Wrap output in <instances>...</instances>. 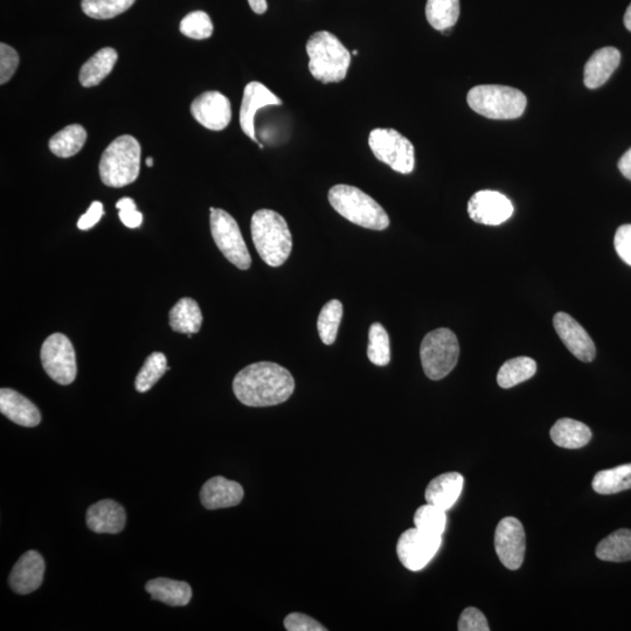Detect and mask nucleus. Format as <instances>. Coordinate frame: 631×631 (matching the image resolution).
<instances>
[{
  "label": "nucleus",
  "instance_id": "a878e982",
  "mask_svg": "<svg viewBox=\"0 0 631 631\" xmlns=\"http://www.w3.org/2000/svg\"><path fill=\"white\" fill-rule=\"evenodd\" d=\"M170 327L179 334L193 335L199 332L203 325V314L199 304L192 298L179 300L170 311Z\"/></svg>",
  "mask_w": 631,
  "mask_h": 631
},
{
  "label": "nucleus",
  "instance_id": "473e14b6",
  "mask_svg": "<svg viewBox=\"0 0 631 631\" xmlns=\"http://www.w3.org/2000/svg\"><path fill=\"white\" fill-rule=\"evenodd\" d=\"M343 318V304L338 300H332L324 305L317 321L318 334L325 345L336 342L339 325Z\"/></svg>",
  "mask_w": 631,
  "mask_h": 631
},
{
  "label": "nucleus",
  "instance_id": "6ab92c4d",
  "mask_svg": "<svg viewBox=\"0 0 631 631\" xmlns=\"http://www.w3.org/2000/svg\"><path fill=\"white\" fill-rule=\"evenodd\" d=\"M86 519L90 530L110 535L122 532L127 523L126 510L112 499H104L90 506Z\"/></svg>",
  "mask_w": 631,
  "mask_h": 631
},
{
  "label": "nucleus",
  "instance_id": "c756f323",
  "mask_svg": "<svg viewBox=\"0 0 631 631\" xmlns=\"http://www.w3.org/2000/svg\"><path fill=\"white\" fill-rule=\"evenodd\" d=\"M426 17L433 29H452L460 17V0H427Z\"/></svg>",
  "mask_w": 631,
  "mask_h": 631
},
{
  "label": "nucleus",
  "instance_id": "6e6552de",
  "mask_svg": "<svg viewBox=\"0 0 631 631\" xmlns=\"http://www.w3.org/2000/svg\"><path fill=\"white\" fill-rule=\"evenodd\" d=\"M370 149L378 161L390 166L394 171L408 175L415 166V151L411 141L399 131L378 128L369 136Z\"/></svg>",
  "mask_w": 631,
  "mask_h": 631
},
{
  "label": "nucleus",
  "instance_id": "dca6fc26",
  "mask_svg": "<svg viewBox=\"0 0 631 631\" xmlns=\"http://www.w3.org/2000/svg\"><path fill=\"white\" fill-rule=\"evenodd\" d=\"M282 101L273 92H270L263 83L258 81L249 82L244 90L240 109V127L242 131L251 138L252 141L258 143V137L255 134L254 120L256 113L260 109L269 106H281Z\"/></svg>",
  "mask_w": 631,
  "mask_h": 631
},
{
  "label": "nucleus",
  "instance_id": "c03bdc74",
  "mask_svg": "<svg viewBox=\"0 0 631 631\" xmlns=\"http://www.w3.org/2000/svg\"><path fill=\"white\" fill-rule=\"evenodd\" d=\"M619 169L624 177L631 180V148L621 157Z\"/></svg>",
  "mask_w": 631,
  "mask_h": 631
},
{
  "label": "nucleus",
  "instance_id": "412c9836",
  "mask_svg": "<svg viewBox=\"0 0 631 631\" xmlns=\"http://www.w3.org/2000/svg\"><path fill=\"white\" fill-rule=\"evenodd\" d=\"M620 61L621 53L614 47H605L596 51L585 66V86L589 89H596L605 85L616 68L619 67Z\"/></svg>",
  "mask_w": 631,
  "mask_h": 631
},
{
  "label": "nucleus",
  "instance_id": "2eb2a0df",
  "mask_svg": "<svg viewBox=\"0 0 631 631\" xmlns=\"http://www.w3.org/2000/svg\"><path fill=\"white\" fill-rule=\"evenodd\" d=\"M554 329L568 351L581 362L591 363L596 356V349L587 331L565 312H558L553 318Z\"/></svg>",
  "mask_w": 631,
  "mask_h": 631
},
{
  "label": "nucleus",
  "instance_id": "bb28decb",
  "mask_svg": "<svg viewBox=\"0 0 631 631\" xmlns=\"http://www.w3.org/2000/svg\"><path fill=\"white\" fill-rule=\"evenodd\" d=\"M87 141V131L80 124H71L52 136L48 147L60 158L73 157L82 150Z\"/></svg>",
  "mask_w": 631,
  "mask_h": 631
},
{
  "label": "nucleus",
  "instance_id": "de8ad7c7",
  "mask_svg": "<svg viewBox=\"0 0 631 631\" xmlns=\"http://www.w3.org/2000/svg\"><path fill=\"white\" fill-rule=\"evenodd\" d=\"M147 165L149 166V168H152V165H154V159H152L151 157H149L147 159Z\"/></svg>",
  "mask_w": 631,
  "mask_h": 631
},
{
  "label": "nucleus",
  "instance_id": "f3484780",
  "mask_svg": "<svg viewBox=\"0 0 631 631\" xmlns=\"http://www.w3.org/2000/svg\"><path fill=\"white\" fill-rule=\"evenodd\" d=\"M45 574V561L37 551H29L23 554L17 561L9 577V585L17 594H30L36 592L43 584Z\"/></svg>",
  "mask_w": 631,
  "mask_h": 631
},
{
  "label": "nucleus",
  "instance_id": "a211bd4d",
  "mask_svg": "<svg viewBox=\"0 0 631 631\" xmlns=\"http://www.w3.org/2000/svg\"><path fill=\"white\" fill-rule=\"evenodd\" d=\"M244 495L241 484L217 476L204 484L200 491V501L207 510L227 509L239 505Z\"/></svg>",
  "mask_w": 631,
  "mask_h": 631
},
{
  "label": "nucleus",
  "instance_id": "72a5a7b5",
  "mask_svg": "<svg viewBox=\"0 0 631 631\" xmlns=\"http://www.w3.org/2000/svg\"><path fill=\"white\" fill-rule=\"evenodd\" d=\"M446 512L438 506L428 503L420 506L414 515L415 528L428 533V535L442 537L447 526Z\"/></svg>",
  "mask_w": 631,
  "mask_h": 631
},
{
  "label": "nucleus",
  "instance_id": "b1692460",
  "mask_svg": "<svg viewBox=\"0 0 631 631\" xmlns=\"http://www.w3.org/2000/svg\"><path fill=\"white\" fill-rule=\"evenodd\" d=\"M117 60L119 54L112 47L102 48L96 52L80 69L79 79L82 87L92 88L100 85L112 73Z\"/></svg>",
  "mask_w": 631,
  "mask_h": 631
},
{
  "label": "nucleus",
  "instance_id": "9d476101",
  "mask_svg": "<svg viewBox=\"0 0 631 631\" xmlns=\"http://www.w3.org/2000/svg\"><path fill=\"white\" fill-rule=\"evenodd\" d=\"M41 363L44 370L55 383L72 384L78 373L73 344L62 334H53L46 339L41 348Z\"/></svg>",
  "mask_w": 631,
  "mask_h": 631
},
{
  "label": "nucleus",
  "instance_id": "c85d7f7f",
  "mask_svg": "<svg viewBox=\"0 0 631 631\" xmlns=\"http://www.w3.org/2000/svg\"><path fill=\"white\" fill-rule=\"evenodd\" d=\"M592 485L599 495H614L631 489V463L600 471Z\"/></svg>",
  "mask_w": 631,
  "mask_h": 631
},
{
  "label": "nucleus",
  "instance_id": "5701e85b",
  "mask_svg": "<svg viewBox=\"0 0 631 631\" xmlns=\"http://www.w3.org/2000/svg\"><path fill=\"white\" fill-rule=\"evenodd\" d=\"M151 598L172 607L189 605L192 599V588L187 582L166 578L150 580L145 586Z\"/></svg>",
  "mask_w": 631,
  "mask_h": 631
},
{
  "label": "nucleus",
  "instance_id": "f257e3e1",
  "mask_svg": "<svg viewBox=\"0 0 631 631\" xmlns=\"http://www.w3.org/2000/svg\"><path fill=\"white\" fill-rule=\"evenodd\" d=\"M295 391L291 373L279 364L260 362L241 370L233 380L235 397L249 407L283 404Z\"/></svg>",
  "mask_w": 631,
  "mask_h": 631
},
{
  "label": "nucleus",
  "instance_id": "37998d69",
  "mask_svg": "<svg viewBox=\"0 0 631 631\" xmlns=\"http://www.w3.org/2000/svg\"><path fill=\"white\" fill-rule=\"evenodd\" d=\"M104 210L100 201H94L88 208L87 212L78 221V227L81 231H88L93 228L103 217Z\"/></svg>",
  "mask_w": 631,
  "mask_h": 631
},
{
  "label": "nucleus",
  "instance_id": "f03ea898",
  "mask_svg": "<svg viewBox=\"0 0 631 631\" xmlns=\"http://www.w3.org/2000/svg\"><path fill=\"white\" fill-rule=\"evenodd\" d=\"M256 251L270 267H280L293 249V237L286 219L272 210L256 211L251 223Z\"/></svg>",
  "mask_w": 631,
  "mask_h": 631
},
{
  "label": "nucleus",
  "instance_id": "7ed1b4c3",
  "mask_svg": "<svg viewBox=\"0 0 631 631\" xmlns=\"http://www.w3.org/2000/svg\"><path fill=\"white\" fill-rule=\"evenodd\" d=\"M309 71L328 85L345 80L351 65V53L342 41L328 31L312 34L307 43Z\"/></svg>",
  "mask_w": 631,
  "mask_h": 631
},
{
  "label": "nucleus",
  "instance_id": "393cba45",
  "mask_svg": "<svg viewBox=\"0 0 631 631\" xmlns=\"http://www.w3.org/2000/svg\"><path fill=\"white\" fill-rule=\"evenodd\" d=\"M551 439L558 447L579 449L588 445L592 439L591 429L582 422L573 419H560L551 428Z\"/></svg>",
  "mask_w": 631,
  "mask_h": 631
},
{
  "label": "nucleus",
  "instance_id": "e433bc0d",
  "mask_svg": "<svg viewBox=\"0 0 631 631\" xmlns=\"http://www.w3.org/2000/svg\"><path fill=\"white\" fill-rule=\"evenodd\" d=\"M179 29L187 38L205 40L212 37L213 23L206 12L194 11L180 22Z\"/></svg>",
  "mask_w": 631,
  "mask_h": 631
},
{
  "label": "nucleus",
  "instance_id": "0eeeda50",
  "mask_svg": "<svg viewBox=\"0 0 631 631\" xmlns=\"http://www.w3.org/2000/svg\"><path fill=\"white\" fill-rule=\"evenodd\" d=\"M460 356V345L452 330L438 329L424 338L420 348L422 367L432 380L446 378L455 369Z\"/></svg>",
  "mask_w": 631,
  "mask_h": 631
},
{
  "label": "nucleus",
  "instance_id": "79ce46f5",
  "mask_svg": "<svg viewBox=\"0 0 631 631\" xmlns=\"http://www.w3.org/2000/svg\"><path fill=\"white\" fill-rule=\"evenodd\" d=\"M614 245L621 260L631 267V225H623L616 231Z\"/></svg>",
  "mask_w": 631,
  "mask_h": 631
},
{
  "label": "nucleus",
  "instance_id": "9b49d317",
  "mask_svg": "<svg viewBox=\"0 0 631 631\" xmlns=\"http://www.w3.org/2000/svg\"><path fill=\"white\" fill-rule=\"evenodd\" d=\"M441 544L442 537L428 535L416 528L409 529L398 540V558L407 570L418 572L431 563Z\"/></svg>",
  "mask_w": 631,
  "mask_h": 631
},
{
  "label": "nucleus",
  "instance_id": "4c0bfd02",
  "mask_svg": "<svg viewBox=\"0 0 631 631\" xmlns=\"http://www.w3.org/2000/svg\"><path fill=\"white\" fill-rule=\"evenodd\" d=\"M19 55L15 48L4 43L0 44V83L5 85L15 75L19 66Z\"/></svg>",
  "mask_w": 631,
  "mask_h": 631
},
{
  "label": "nucleus",
  "instance_id": "a18cd8bd",
  "mask_svg": "<svg viewBox=\"0 0 631 631\" xmlns=\"http://www.w3.org/2000/svg\"><path fill=\"white\" fill-rule=\"evenodd\" d=\"M248 3L256 15H263L268 10L267 0H248Z\"/></svg>",
  "mask_w": 631,
  "mask_h": 631
},
{
  "label": "nucleus",
  "instance_id": "4468645a",
  "mask_svg": "<svg viewBox=\"0 0 631 631\" xmlns=\"http://www.w3.org/2000/svg\"><path fill=\"white\" fill-rule=\"evenodd\" d=\"M191 114L206 129L221 131L232 121V106L224 94L214 90L201 94L192 102Z\"/></svg>",
  "mask_w": 631,
  "mask_h": 631
},
{
  "label": "nucleus",
  "instance_id": "4be33fe9",
  "mask_svg": "<svg viewBox=\"0 0 631 631\" xmlns=\"http://www.w3.org/2000/svg\"><path fill=\"white\" fill-rule=\"evenodd\" d=\"M464 478L459 473H447L435 477L426 489L428 504L448 511L452 509L463 490Z\"/></svg>",
  "mask_w": 631,
  "mask_h": 631
},
{
  "label": "nucleus",
  "instance_id": "20e7f679",
  "mask_svg": "<svg viewBox=\"0 0 631 631\" xmlns=\"http://www.w3.org/2000/svg\"><path fill=\"white\" fill-rule=\"evenodd\" d=\"M142 148L134 136L117 137L104 150L100 165L102 183L120 189L136 182L141 171Z\"/></svg>",
  "mask_w": 631,
  "mask_h": 631
},
{
  "label": "nucleus",
  "instance_id": "2f4dec72",
  "mask_svg": "<svg viewBox=\"0 0 631 631\" xmlns=\"http://www.w3.org/2000/svg\"><path fill=\"white\" fill-rule=\"evenodd\" d=\"M168 360L162 352H154L145 360L135 381L136 391L145 393L154 387L166 371H169Z\"/></svg>",
  "mask_w": 631,
  "mask_h": 631
},
{
  "label": "nucleus",
  "instance_id": "39448f33",
  "mask_svg": "<svg viewBox=\"0 0 631 631\" xmlns=\"http://www.w3.org/2000/svg\"><path fill=\"white\" fill-rule=\"evenodd\" d=\"M328 197L334 210L352 224L373 231H384L390 226L384 208L358 187L339 184L331 187Z\"/></svg>",
  "mask_w": 631,
  "mask_h": 631
},
{
  "label": "nucleus",
  "instance_id": "49530a36",
  "mask_svg": "<svg viewBox=\"0 0 631 631\" xmlns=\"http://www.w3.org/2000/svg\"><path fill=\"white\" fill-rule=\"evenodd\" d=\"M624 26H626V29L631 32V4L626 11V15H624Z\"/></svg>",
  "mask_w": 631,
  "mask_h": 631
},
{
  "label": "nucleus",
  "instance_id": "cd10ccee",
  "mask_svg": "<svg viewBox=\"0 0 631 631\" xmlns=\"http://www.w3.org/2000/svg\"><path fill=\"white\" fill-rule=\"evenodd\" d=\"M596 557L609 563H624L631 560V530H617L601 540L596 547Z\"/></svg>",
  "mask_w": 631,
  "mask_h": 631
},
{
  "label": "nucleus",
  "instance_id": "7c9ffc66",
  "mask_svg": "<svg viewBox=\"0 0 631 631\" xmlns=\"http://www.w3.org/2000/svg\"><path fill=\"white\" fill-rule=\"evenodd\" d=\"M537 372L535 360L518 357L508 360L497 374V383L502 388H511L531 379Z\"/></svg>",
  "mask_w": 631,
  "mask_h": 631
},
{
  "label": "nucleus",
  "instance_id": "09e8293b",
  "mask_svg": "<svg viewBox=\"0 0 631 631\" xmlns=\"http://www.w3.org/2000/svg\"><path fill=\"white\" fill-rule=\"evenodd\" d=\"M352 54L355 55V57H356V55H358V51L355 50V51L352 52Z\"/></svg>",
  "mask_w": 631,
  "mask_h": 631
},
{
  "label": "nucleus",
  "instance_id": "423d86ee",
  "mask_svg": "<svg viewBox=\"0 0 631 631\" xmlns=\"http://www.w3.org/2000/svg\"><path fill=\"white\" fill-rule=\"evenodd\" d=\"M469 107L491 120H515L525 112L526 96L516 88L487 85L470 89Z\"/></svg>",
  "mask_w": 631,
  "mask_h": 631
},
{
  "label": "nucleus",
  "instance_id": "c9c22d12",
  "mask_svg": "<svg viewBox=\"0 0 631 631\" xmlns=\"http://www.w3.org/2000/svg\"><path fill=\"white\" fill-rule=\"evenodd\" d=\"M367 357L372 364L377 366H386L391 362L390 337L380 323L371 325Z\"/></svg>",
  "mask_w": 631,
  "mask_h": 631
},
{
  "label": "nucleus",
  "instance_id": "58836bf2",
  "mask_svg": "<svg viewBox=\"0 0 631 631\" xmlns=\"http://www.w3.org/2000/svg\"><path fill=\"white\" fill-rule=\"evenodd\" d=\"M117 210H119V217L124 226L128 228H138L143 223V214L137 211V206L134 199L122 198L117 201Z\"/></svg>",
  "mask_w": 631,
  "mask_h": 631
},
{
  "label": "nucleus",
  "instance_id": "aec40b11",
  "mask_svg": "<svg viewBox=\"0 0 631 631\" xmlns=\"http://www.w3.org/2000/svg\"><path fill=\"white\" fill-rule=\"evenodd\" d=\"M0 412L23 427H36L41 421L38 407L11 388H2L0 391Z\"/></svg>",
  "mask_w": 631,
  "mask_h": 631
},
{
  "label": "nucleus",
  "instance_id": "f704fd0d",
  "mask_svg": "<svg viewBox=\"0 0 631 631\" xmlns=\"http://www.w3.org/2000/svg\"><path fill=\"white\" fill-rule=\"evenodd\" d=\"M136 0H82L81 8L86 16L106 20L122 15Z\"/></svg>",
  "mask_w": 631,
  "mask_h": 631
},
{
  "label": "nucleus",
  "instance_id": "1a4fd4ad",
  "mask_svg": "<svg viewBox=\"0 0 631 631\" xmlns=\"http://www.w3.org/2000/svg\"><path fill=\"white\" fill-rule=\"evenodd\" d=\"M211 232L225 258L241 270L251 268L252 258L237 221L220 208L211 207Z\"/></svg>",
  "mask_w": 631,
  "mask_h": 631
},
{
  "label": "nucleus",
  "instance_id": "a19ab883",
  "mask_svg": "<svg viewBox=\"0 0 631 631\" xmlns=\"http://www.w3.org/2000/svg\"><path fill=\"white\" fill-rule=\"evenodd\" d=\"M284 628L288 631H327L328 629L323 627L322 624L312 617L302 614L293 613L289 614L284 619Z\"/></svg>",
  "mask_w": 631,
  "mask_h": 631
},
{
  "label": "nucleus",
  "instance_id": "ea45409f",
  "mask_svg": "<svg viewBox=\"0 0 631 631\" xmlns=\"http://www.w3.org/2000/svg\"><path fill=\"white\" fill-rule=\"evenodd\" d=\"M460 631H489L487 617L474 607L463 610L459 621Z\"/></svg>",
  "mask_w": 631,
  "mask_h": 631
},
{
  "label": "nucleus",
  "instance_id": "ddd939ff",
  "mask_svg": "<svg viewBox=\"0 0 631 631\" xmlns=\"http://www.w3.org/2000/svg\"><path fill=\"white\" fill-rule=\"evenodd\" d=\"M469 217L477 224L498 226L509 220L513 214V205L504 194L484 190L476 192L469 200Z\"/></svg>",
  "mask_w": 631,
  "mask_h": 631
},
{
  "label": "nucleus",
  "instance_id": "f8f14e48",
  "mask_svg": "<svg viewBox=\"0 0 631 631\" xmlns=\"http://www.w3.org/2000/svg\"><path fill=\"white\" fill-rule=\"evenodd\" d=\"M495 549L501 563L511 571L523 565L525 556V531L515 517H506L499 522L495 532Z\"/></svg>",
  "mask_w": 631,
  "mask_h": 631
}]
</instances>
